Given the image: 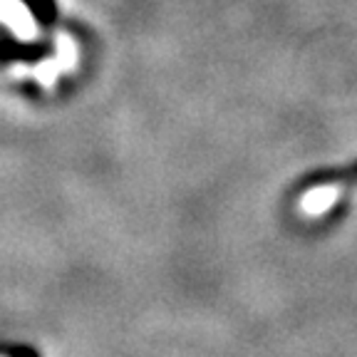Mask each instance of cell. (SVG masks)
<instances>
[{
	"label": "cell",
	"instance_id": "6da1fadb",
	"mask_svg": "<svg viewBox=\"0 0 357 357\" xmlns=\"http://www.w3.org/2000/svg\"><path fill=\"white\" fill-rule=\"evenodd\" d=\"M345 189H357V162L342 169H323L315 172L301 184V208L305 213H323L340 201Z\"/></svg>",
	"mask_w": 357,
	"mask_h": 357
},
{
	"label": "cell",
	"instance_id": "7a4b0ae2",
	"mask_svg": "<svg viewBox=\"0 0 357 357\" xmlns=\"http://www.w3.org/2000/svg\"><path fill=\"white\" fill-rule=\"evenodd\" d=\"M0 357H38V352L25 350V347H15V350H3Z\"/></svg>",
	"mask_w": 357,
	"mask_h": 357
}]
</instances>
